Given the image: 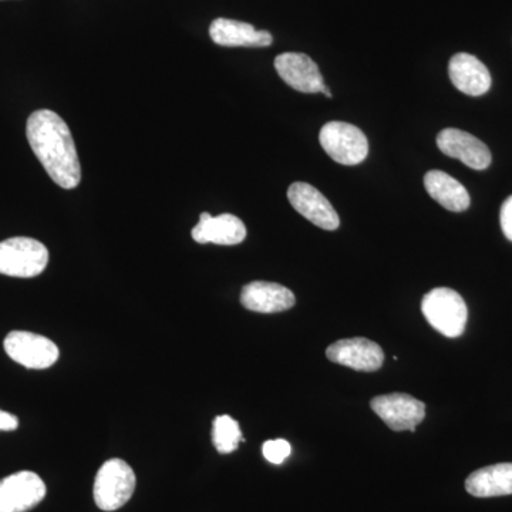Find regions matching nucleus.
<instances>
[{"label":"nucleus","instance_id":"19","mask_svg":"<svg viewBox=\"0 0 512 512\" xmlns=\"http://www.w3.org/2000/svg\"><path fill=\"white\" fill-rule=\"evenodd\" d=\"M244 441L237 420L232 419L228 414L215 417L214 423H212V443L218 453H234L239 447V443H244Z\"/></svg>","mask_w":512,"mask_h":512},{"label":"nucleus","instance_id":"9","mask_svg":"<svg viewBox=\"0 0 512 512\" xmlns=\"http://www.w3.org/2000/svg\"><path fill=\"white\" fill-rule=\"evenodd\" d=\"M288 200L293 208L306 220L325 231H335L339 228L338 212L330 204L328 198L313 185L308 183H293L288 190Z\"/></svg>","mask_w":512,"mask_h":512},{"label":"nucleus","instance_id":"7","mask_svg":"<svg viewBox=\"0 0 512 512\" xmlns=\"http://www.w3.org/2000/svg\"><path fill=\"white\" fill-rule=\"evenodd\" d=\"M46 484L33 471L0 480V512H28L46 497Z\"/></svg>","mask_w":512,"mask_h":512},{"label":"nucleus","instance_id":"17","mask_svg":"<svg viewBox=\"0 0 512 512\" xmlns=\"http://www.w3.org/2000/svg\"><path fill=\"white\" fill-rule=\"evenodd\" d=\"M424 187L430 197L448 211L463 212L470 207V194L466 187L444 171H429L424 175Z\"/></svg>","mask_w":512,"mask_h":512},{"label":"nucleus","instance_id":"16","mask_svg":"<svg viewBox=\"0 0 512 512\" xmlns=\"http://www.w3.org/2000/svg\"><path fill=\"white\" fill-rule=\"evenodd\" d=\"M212 42L225 47H268L274 37L266 30H256L249 23L238 20L218 18L211 23Z\"/></svg>","mask_w":512,"mask_h":512},{"label":"nucleus","instance_id":"14","mask_svg":"<svg viewBox=\"0 0 512 512\" xmlns=\"http://www.w3.org/2000/svg\"><path fill=\"white\" fill-rule=\"evenodd\" d=\"M241 303L248 311L279 313L293 308L296 298L291 289L285 288L284 285L255 281L242 289Z\"/></svg>","mask_w":512,"mask_h":512},{"label":"nucleus","instance_id":"20","mask_svg":"<svg viewBox=\"0 0 512 512\" xmlns=\"http://www.w3.org/2000/svg\"><path fill=\"white\" fill-rule=\"evenodd\" d=\"M291 451V444L282 439L265 441L264 446H262L264 457L272 464L284 463L286 458L291 456Z\"/></svg>","mask_w":512,"mask_h":512},{"label":"nucleus","instance_id":"23","mask_svg":"<svg viewBox=\"0 0 512 512\" xmlns=\"http://www.w3.org/2000/svg\"><path fill=\"white\" fill-rule=\"evenodd\" d=\"M320 93L325 94L326 97H329V99H332V93L329 92L328 87H325V89H323L322 92H320Z\"/></svg>","mask_w":512,"mask_h":512},{"label":"nucleus","instance_id":"4","mask_svg":"<svg viewBox=\"0 0 512 512\" xmlns=\"http://www.w3.org/2000/svg\"><path fill=\"white\" fill-rule=\"evenodd\" d=\"M49 264V251L33 238L16 237L0 242V274L35 278Z\"/></svg>","mask_w":512,"mask_h":512},{"label":"nucleus","instance_id":"3","mask_svg":"<svg viewBox=\"0 0 512 512\" xmlns=\"http://www.w3.org/2000/svg\"><path fill=\"white\" fill-rule=\"evenodd\" d=\"M136 485L133 468L121 458H111L100 467L94 480V501L101 511L119 510L133 497Z\"/></svg>","mask_w":512,"mask_h":512},{"label":"nucleus","instance_id":"11","mask_svg":"<svg viewBox=\"0 0 512 512\" xmlns=\"http://www.w3.org/2000/svg\"><path fill=\"white\" fill-rule=\"evenodd\" d=\"M437 146L441 153L460 160L473 170H485L490 167L493 160L490 148L485 146L483 141L458 128H446L440 131L437 136Z\"/></svg>","mask_w":512,"mask_h":512},{"label":"nucleus","instance_id":"12","mask_svg":"<svg viewBox=\"0 0 512 512\" xmlns=\"http://www.w3.org/2000/svg\"><path fill=\"white\" fill-rule=\"evenodd\" d=\"M275 69L296 92L320 93L326 87L318 64L303 53H282L275 59Z\"/></svg>","mask_w":512,"mask_h":512},{"label":"nucleus","instance_id":"13","mask_svg":"<svg viewBox=\"0 0 512 512\" xmlns=\"http://www.w3.org/2000/svg\"><path fill=\"white\" fill-rule=\"evenodd\" d=\"M191 235L198 244L232 247L244 242L247 238V228L235 215L222 214L212 217L208 212H202L200 222L192 228Z\"/></svg>","mask_w":512,"mask_h":512},{"label":"nucleus","instance_id":"15","mask_svg":"<svg viewBox=\"0 0 512 512\" xmlns=\"http://www.w3.org/2000/svg\"><path fill=\"white\" fill-rule=\"evenodd\" d=\"M448 74L454 87L467 96H483L493 83L485 64L468 53H457L451 57Z\"/></svg>","mask_w":512,"mask_h":512},{"label":"nucleus","instance_id":"5","mask_svg":"<svg viewBox=\"0 0 512 512\" xmlns=\"http://www.w3.org/2000/svg\"><path fill=\"white\" fill-rule=\"evenodd\" d=\"M320 146L336 163L357 165L369 154V141L359 127L343 121H330L319 134Z\"/></svg>","mask_w":512,"mask_h":512},{"label":"nucleus","instance_id":"2","mask_svg":"<svg viewBox=\"0 0 512 512\" xmlns=\"http://www.w3.org/2000/svg\"><path fill=\"white\" fill-rule=\"evenodd\" d=\"M421 312L441 335L458 338L463 335L468 319L466 302L450 288H436L424 296Z\"/></svg>","mask_w":512,"mask_h":512},{"label":"nucleus","instance_id":"6","mask_svg":"<svg viewBox=\"0 0 512 512\" xmlns=\"http://www.w3.org/2000/svg\"><path fill=\"white\" fill-rule=\"evenodd\" d=\"M5 352L26 369H49L59 360L60 352L56 343L36 333L13 330L6 336Z\"/></svg>","mask_w":512,"mask_h":512},{"label":"nucleus","instance_id":"18","mask_svg":"<svg viewBox=\"0 0 512 512\" xmlns=\"http://www.w3.org/2000/svg\"><path fill=\"white\" fill-rule=\"evenodd\" d=\"M466 490L474 497H501L512 494V463L480 468L466 480Z\"/></svg>","mask_w":512,"mask_h":512},{"label":"nucleus","instance_id":"8","mask_svg":"<svg viewBox=\"0 0 512 512\" xmlns=\"http://www.w3.org/2000/svg\"><path fill=\"white\" fill-rule=\"evenodd\" d=\"M370 407L393 431H416L426 417V404L404 393L377 396Z\"/></svg>","mask_w":512,"mask_h":512},{"label":"nucleus","instance_id":"21","mask_svg":"<svg viewBox=\"0 0 512 512\" xmlns=\"http://www.w3.org/2000/svg\"><path fill=\"white\" fill-rule=\"evenodd\" d=\"M501 228L505 237L512 241V195L504 201L500 212Z\"/></svg>","mask_w":512,"mask_h":512},{"label":"nucleus","instance_id":"10","mask_svg":"<svg viewBox=\"0 0 512 512\" xmlns=\"http://www.w3.org/2000/svg\"><path fill=\"white\" fill-rule=\"evenodd\" d=\"M330 362L357 372H376L384 363L383 349L365 338L342 339L326 349Z\"/></svg>","mask_w":512,"mask_h":512},{"label":"nucleus","instance_id":"22","mask_svg":"<svg viewBox=\"0 0 512 512\" xmlns=\"http://www.w3.org/2000/svg\"><path fill=\"white\" fill-rule=\"evenodd\" d=\"M19 419L15 414L0 410V431H13L18 429Z\"/></svg>","mask_w":512,"mask_h":512},{"label":"nucleus","instance_id":"1","mask_svg":"<svg viewBox=\"0 0 512 512\" xmlns=\"http://www.w3.org/2000/svg\"><path fill=\"white\" fill-rule=\"evenodd\" d=\"M26 136L37 160L59 187L73 190L82 181V167L77 156L72 131L66 121L52 110L30 114Z\"/></svg>","mask_w":512,"mask_h":512}]
</instances>
